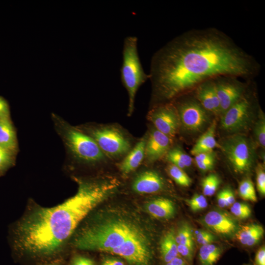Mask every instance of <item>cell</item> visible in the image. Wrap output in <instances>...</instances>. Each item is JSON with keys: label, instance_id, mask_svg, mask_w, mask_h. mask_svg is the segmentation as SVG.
Segmentation results:
<instances>
[{"label": "cell", "instance_id": "obj_11", "mask_svg": "<svg viewBox=\"0 0 265 265\" xmlns=\"http://www.w3.org/2000/svg\"><path fill=\"white\" fill-rule=\"evenodd\" d=\"M151 239H132L109 253L122 257L131 265H151L153 259Z\"/></svg>", "mask_w": 265, "mask_h": 265}, {"label": "cell", "instance_id": "obj_12", "mask_svg": "<svg viewBox=\"0 0 265 265\" xmlns=\"http://www.w3.org/2000/svg\"><path fill=\"white\" fill-rule=\"evenodd\" d=\"M234 76H221L214 79L219 102L220 115L240 99L247 90L248 83Z\"/></svg>", "mask_w": 265, "mask_h": 265}, {"label": "cell", "instance_id": "obj_38", "mask_svg": "<svg viewBox=\"0 0 265 265\" xmlns=\"http://www.w3.org/2000/svg\"><path fill=\"white\" fill-rule=\"evenodd\" d=\"M72 265H94V263L88 258L77 256L73 260Z\"/></svg>", "mask_w": 265, "mask_h": 265}, {"label": "cell", "instance_id": "obj_21", "mask_svg": "<svg viewBox=\"0 0 265 265\" xmlns=\"http://www.w3.org/2000/svg\"><path fill=\"white\" fill-rule=\"evenodd\" d=\"M175 234L174 229H170L164 234L160 242L161 257L166 263L179 256Z\"/></svg>", "mask_w": 265, "mask_h": 265}, {"label": "cell", "instance_id": "obj_40", "mask_svg": "<svg viewBox=\"0 0 265 265\" xmlns=\"http://www.w3.org/2000/svg\"><path fill=\"white\" fill-rule=\"evenodd\" d=\"M217 205L220 208L226 207V200L223 189L218 192L217 195Z\"/></svg>", "mask_w": 265, "mask_h": 265}, {"label": "cell", "instance_id": "obj_27", "mask_svg": "<svg viewBox=\"0 0 265 265\" xmlns=\"http://www.w3.org/2000/svg\"><path fill=\"white\" fill-rule=\"evenodd\" d=\"M220 184V179L215 174H210L205 177L202 181L201 186L204 195H213Z\"/></svg>", "mask_w": 265, "mask_h": 265}, {"label": "cell", "instance_id": "obj_25", "mask_svg": "<svg viewBox=\"0 0 265 265\" xmlns=\"http://www.w3.org/2000/svg\"><path fill=\"white\" fill-rule=\"evenodd\" d=\"M193 231L188 223L184 222L180 224L175 234V239L177 244L188 246L194 249V242Z\"/></svg>", "mask_w": 265, "mask_h": 265}, {"label": "cell", "instance_id": "obj_28", "mask_svg": "<svg viewBox=\"0 0 265 265\" xmlns=\"http://www.w3.org/2000/svg\"><path fill=\"white\" fill-rule=\"evenodd\" d=\"M238 194L245 200L254 202L257 200L254 184L249 179H244L239 183Z\"/></svg>", "mask_w": 265, "mask_h": 265}, {"label": "cell", "instance_id": "obj_18", "mask_svg": "<svg viewBox=\"0 0 265 265\" xmlns=\"http://www.w3.org/2000/svg\"><path fill=\"white\" fill-rule=\"evenodd\" d=\"M147 212L154 217L159 219H170L176 213V207L171 200L165 198L153 199L146 205Z\"/></svg>", "mask_w": 265, "mask_h": 265}, {"label": "cell", "instance_id": "obj_41", "mask_svg": "<svg viewBox=\"0 0 265 265\" xmlns=\"http://www.w3.org/2000/svg\"><path fill=\"white\" fill-rule=\"evenodd\" d=\"M101 265H125L121 261L113 258L105 259Z\"/></svg>", "mask_w": 265, "mask_h": 265}, {"label": "cell", "instance_id": "obj_4", "mask_svg": "<svg viewBox=\"0 0 265 265\" xmlns=\"http://www.w3.org/2000/svg\"><path fill=\"white\" fill-rule=\"evenodd\" d=\"M81 131L91 137L104 154L113 163L120 161L137 140L118 123L94 124Z\"/></svg>", "mask_w": 265, "mask_h": 265}, {"label": "cell", "instance_id": "obj_2", "mask_svg": "<svg viewBox=\"0 0 265 265\" xmlns=\"http://www.w3.org/2000/svg\"><path fill=\"white\" fill-rule=\"evenodd\" d=\"M76 180L78 189L74 196L56 206L39 208L19 223L16 243L19 248L36 256L57 252L90 212L115 195L122 185L108 174Z\"/></svg>", "mask_w": 265, "mask_h": 265}, {"label": "cell", "instance_id": "obj_24", "mask_svg": "<svg viewBox=\"0 0 265 265\" xmlns=\"http://www.w3.org/2000/svg\"><path fill=\"white\" fill-rule=\"evenodd\" d=\"M164 158L169 163L183 170L192 164V158L180 147H172Z\"/></svg>", "mask_w": 265, "mask_h": 265}, {"label": "cell", "instance_id": "obj_6", "mask_svg": "<svg viewBox=\"0 0 265 265\" xmlns=\"http://www.w3.org/2000/svg\"><path fill=\"white\" fill-rule=\"evenodd\" d=\"M64 137L71 154L78 161L87 165L104 167L113 164L94 140L80 130L68 127Z\"/></svg>", "mask_w": 265, "mask_h": 265}, {"label": "cell", "instance_id": "obj_31", "mask_svg": "<svg viewBox=\"0 0 265 265\" xmlns=\"http://www.w3.org/2000/svg\"><path fill=\"white\" fill-rule=\"evenodd\" d=\"M192 211L198 212L207 208L208 203L204 195L199 194H194L191 198L186 200Z\"/></svg>", "mask_w": 265, "mask_h": 265}, {"label": "cell", "instance_id": "obj_20", "mask_svg": "<svg viewBox=\"0 0 265 265\" xmlns=\"http://www.w3.org/2000/svg\"><path fill=\"white\" fill-rule=\"evenodd\" d=\"M264 233V230L261 225L251 224L240 226L235 237L242 245L252 246L262 239Z\"/></svg>", "mask_w": 265, "mask_h": 265}, {"label": "cell", "instance_id": "obj_32", "mask_svg": "<svg viewBox=\"0 0 265 265\" xmlns=\"http://www.w3.org/2000/svg\"><path fill=\"white\" fill-rule=\"evenodd\" d=\"M196 241L201 246L212 243L217 240L216 236L208 230H198L193 234Z\"/></svg>", "mask_w": 265, "mask_h": 265}, {"label": "cell", "instance_id": "obj_16", "mask_svg": "<svg viewBox=\"0 0 265 265\" xmlns=\"http://www.w3.org/2000/svg\"><path fill=\"white\" fill-rule=\"evenodd\" d=\"M146 140V133L137 140L128 154L115 165L122 176L125 178L135 172L143 164Z\"/></svg>", "mask_w": 265, "mask_h": 265}, {"label": "cell", "instance_id": "obj_8", "mask_svg": "<svg viewBox=\"0 0 265 265\" xmlns=\"http://www.w3.org/2000/svg\"><path fill=\"white\" fill-rule=\"evenodd\" d=\"M256 104L247 90L236 103L220 116V128L231 134L247 130L254 119Z\"/></svg>", "mask_w": 265, "mask_h": 265}, {"label": "cell", "instance_id": "obj_7", "mask_svg": "<svg viewBox=\"0 0 265 265\" xmlns=\"http://www.w3.org/2000/svg\"><path fill=\"white\" fill-rule=\"evenodd\" d=\"M219 146L235 171L244 173L251 169L254 153L251 143L246 136L242 133L231 134L222 140Z\"/></svg>", "mask_w": 265, "mask_h": 265}, {"label": "cell", "instance_id": "obj_23", "mask_svg": "<svg viewBox=\"0 0 265 265\" xmlns=\"http://www.w3.org/2000/svg\"><path fill=\"white\" fill-rule=\"evenodd\" d=\"M222 248L213 243L202 245L198 252L200 265H215L223 253Z\"/></svg>", "mask_w": 265, "mask_h": 265}, {"label": "cell", "instance_id": "obj_33", "mask_svg": "<svg viewBox=\"0 0 265 265\" xmlns=\"http://www.w3.org/2000/svg\"><path fill=\"white\" fill-rule=\"evenodd\" d=\"M256 185L261 195H265V172L263 165L260 163L256 167Z\"/></svg>", "mask_w": 265, "mask_h": 265}, {"label": "cell", "instance_id": "obj_30", "mask_svg": "<svg viewBox=\"0 0 265 265\" xmlns=\"http://www.w3.org/2000/svg\"><path fill=\"white\" fill-rule=\"evenodd\" d=\"M232 215L239 219L248 218L251 214V210L246 204L242 202H235L230 207Z\"/></svg>", "mask_w": 265, "mask_h": 265}, {"label": "cell", "instance_id": "obj_37", "mask_svg": "<svg viewBox=\"0 0 265 265\" xmlns=\"http://www.w3.org/2000/svg\"><path fill=\"white\" fill-rule=\"evenodd\" d=\"M224 191L226 207L231 206L235 202V194L233 191L229 187L223 189Z\"/></svg>", "mask_w": 265, "mask_h": 265}, {"label": "cell", "instance_id": "obj_42", "mask_svg": "<svg viewBox=\"0 0 265 265\" xmlns=\"http://www.w3.org/2000/svg\"><path fill=\"white\" fill-rule=\"evenodd\" d=\"M165 265H189L183 258L179 256L176 257Z\"/></svg>", "mask_w": 265, "mask_h": 265}, {"label": "cell", "instance_id": "obj_39", "mask_svg": "<svg viewBox=\"0 0 265 265\" xmlns=\"http://www.w3.org/2000/svg\"><path fill=\"white\" fill-rule=\"evenodd\" d=\"M9 116V106L7 102L0 97V118L8 117Z\"/></svg>", "mask_w": 265, "mask_h": 265}, {"label": "cell", "instance_id": "obj_35", "mask_svg": "<svg viewBox=\"0 0 265 265\" xmlns=\"http://www.w3.org/2000/svg\"><path fill=\"white\" fill-rule=\"evenodd\" d=\"M11 152L0 146V170L8 167L11 163Z\"/></svg>", "mask_w": 265, "mask_h": 265}, {"label": "cell", "instance_id": "obj_22", "mask_svg": "<svg viewBox=\"0 0 265 265\" xmlns=\"http://www.w3.org/2000/svg\"><path fill=\"white\" fill-rule=\"evenodd\" d=\"M0 146L11 152L16 148V135L9 117L0 118Z\"/></svg>", "mask_w": 265, "mask_h": 265}, {"label": "cell", "instance_id": "obj_19", "mask_svg": "<svg viewBox=\"0 0 265 265\" xmlns=\"http://www.w3.org/2000/svg\"><path fill=\"white\" fill-rule=\"evenodd\" d=\"M216 126L215 120L211 122L192 148L190 151L191 155L195 156L200 153L212 152L215 148L219 146L215 137Z\"/></svg>", "mask_w": 265, "mask_h": 265}, {"label": "cell", "instance_id": "obj_10", "mask_svg": "<svg viewBox=\"0 0 265 265\" xmlns=\"http://www.w3.org/2000/svg\"><path fill=\"white\" fill-rule=\"evenodd\" d=\"M146 117L157 130L173 140L181 129L179 114L172 102L150 107Z\"/></svg>", "mask_w": 265, "mask_h": 265}, {"label": "cell", "instance_id": "obj_14", "mask_svg": "<svg viewBox=\"0 0 265 265\" xmlns=\"http://www.w3.org/2000/svg\"><path fill=\"white\" fill-rule=\"evenodd\" d=\"M143 164L150 165L165 157L172 147L173 140L152 125L148 129Z\"/></svg>", "mask_w": 265, "mask_h": 265}, {"label": "cell", "instance_id": "obj_44", "mask_svg": "<svg viewBox=\"0 0 265 265\" xmlns=\"http://www.w3.org/2000/svg\"></svg>", "mask_w": 265, "mask_h": 265}, {"label": "cell", "instance_id": "obj_1", "mask_svg": "<svg viewBox=\"0 0 265 265\" xmlns=\"http://www.w3.org/2000/svg\"><path fill=\"white\" fill-rule=\"evenodd\" d=\"M260 64L222 31L215 27L187 30L153 55L150 107L170 102L198 85L221 76L251 79Z\"/></svg>", "mask_w": 265, "mask_h": 265}, {"label": "cell", "instance_id": "obj_34", "mask_svg": "<svg viewBox=\"0 0 265 265\" xmlns=\"http://www.w3.org/2000/svg\"><path fill=\"white\" fill-rule=\"evenodd\" d=\"M177 250L180 254L189 265H192L194 249L185 245L177 244Z\"/></svg>", "mask_w": 265, "mask_h": 265}, {"label": "cell", "instance_id": "obj_5", "mask_svg": "<svg viewBox=\"0 0 265 265\" xmlns=\"http://www.w3.org/2000/svg\"><path fill=\"white\" fill-rule=\"evenodd\" d=\"M122 54L121 79L128 94L127 115L130 117L134 111L137 90L143 83L150 79V75L145 73L142 68L138 53L136 37L129 36L125 38Z\"/></svg>", "mask_w": 265, "mask_h": 265}, {"label": "cell", "instance_id": "obj_17", "mask_svg": "<svg viewBox=\"0 0 265 265\" xmlns=\"http://www.w3.org/2000/svg\"><path fill=\"white\" fill-rule=\"evenodd\" d=\"M192 91L195 99L206 110L212 114L220 116V105L214 79L203 82Z\"/></svg>", "mask_w": 265, "mask_h": 265}, {"label": "cell", "instance_id": "obj_43", "mask_svg": "<svg viewBox=\"0 0 265 265\" xmlns=\"http://www.w3.org/2000/svg\"><path fill=\"white\" fill-rule=\"evenodd\" d=\"M57 265L56 264H50V265Z\"/></svg>", "mask_w": 265, "mask_h": 265}, {"label": "cell", "instance_id": "obj_3", "mask_svg": "<svg viewBox=\"0 0 265 265\" xmlns=\"http://www.w3.org/2000/svg\"><path fill=\"white\" fill-rule=\"evenodd\" d=\"M144 223L140 217L129 211H108L82 229L73 244L81 250L109 253L128 241L151 238Z\"/></svg>", "mask_w": 265, "mask_h": 265}, {"label": "cell", "instance_id": "obj_26", "mask_svg": "<svg viewBox=\"0 0 265 265\" xmlns=\"http://www.w3.org/2000/svg\"><path fill=\"white\" fill-rule=\"evenodd\" d=\"M166 171L171 178L179 186L188 187L191 184V179L183 169L169 163L166 167Z\"/></svg>", "mask_w": 265, "mask_h": 265}, {"label": "cell", "instance_id": "obj_9", "mask_svg": "<svg viewBox=\"0 0 265 265\" xmlns=\"http://www.w3.org/2000/svg\"><path fill=\"white\" fill-rule=\"evenodd\" d=\"M171 102L177 109L181 128L185 131L199 132L211 123L212 114L206 110L194 96L189 98L180 96Z\"/></svg>", "mask_w": 265, "mask_h": 265}, {"label": "cell", "instance_id": "obj_29", "mask_svg": "<svg viewBox=\"0 0 265 265\" xmlns=\"http://www.w3.org/2000/svg\"><path fill=\"white\" fill-rule=\"evenodd\" d=\"M254 136L258 144L263 148L265 147V118L261 109L258 111V118L256 121L254 129Z\"/></svg>", "mask_w": 265, "mask_h": 265}, {"label": "cell", "instance_id": "obj_13", "mask_svg": "<svg viewBox=\"0 0 265 265\" xmlns=\"http://www.w3.org/2000/svg\"><path fill=\"white\" fill-rule=\"evenodd\" d=\"M199 223L213 234L228 238L235 237L240 227L234 215L221 210L210 211L199 219Z\"/></svg>", "mask_w": 265, "mask_h": 265}, {"label": "cell", "instance_id": "obj_36", "mask_svg": "<svg viewBox=\"0 0 265 265\" xmlns=\"http://www.w3.org/2000/svg\"><path fill=\"white\" fill-rule=\"evenodd\" d=\"M254 265H265V247L261 246L257 251L255 259Z\"/></svg>", "mask_w": 265, "mask_h": 265}, {"label": "cell", "instance_id": "obj_15", "mask_svg": "<svg viewBox=\"0 0 265 265\" xmlns=\"http://www.w3.org/2000/svg\"><path fill=\"white\" fill-rule=\"evenodd\" d=\"M166 182L163 176L157 170L144 169L137 173L131 183L132 190L138 194H153L163 190Z\"/></svg>", "mask_w": 265, "mask_h": 265}]
</instances>
